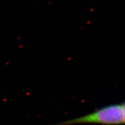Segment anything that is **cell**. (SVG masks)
<instances>
[{
  "label": "cell",
  "instance_id": "obj_1",
  "mask_svg": "<svg viewBox=\"0 0 125 125\" xmlns=\"http://www.w3.org/2000/svg\"><path fill=\"white\" fill-rule=\"evenodd\" d=\"M125 122V103L111 104L94 112L73 119L51 125H71L78 124H96L103 125H122Z\"/></svg>",
  "mask_w": 125,
  "mask_h": 125
}]
</instances>
